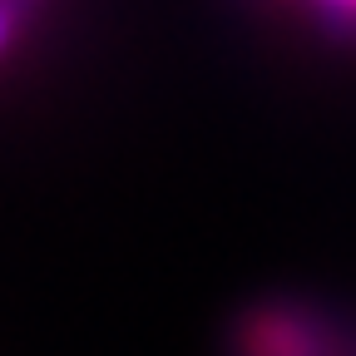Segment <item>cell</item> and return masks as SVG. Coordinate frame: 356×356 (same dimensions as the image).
Listing matches in <instances>:
<instances>
[{
    "label": "cell",
    "instance_id": "6da1fadb",
    "mask_svg": "<svg viewBox=\"0 0 356 356\" xmlns=\"http://www.w3.org/2000/svg\"><path fill=\"white\" fill-rule=\"evenodd\" d=\"M243 351L248 356H332V341L322 332V322L302 317V312H262L243 332Z\"/></svg>",
    "mask_w": 356,
    "mask_h": 356
},
{
    "label": "cell",
    "instance_id": "7a4b0ae2",
    "mask_svg": "<svg viewBox=\"0 0 356 356\" xmlns=\"http://www.w3.org/2000/svg\"><path fill=\"white\" fill-rule=\"evenodd\" d=\"M322 15L337 30H356V0H322Z\"/></svg>",
    "mask_w": 356,
    "mask_h": 356
},
{
    "label": "cell",
    "instance_id": "3957f363",
    "mask_svg": "<svg viewBox=\"0 0 356 356\" xmlns=\"http://www.w3.org/2000/svg\"><path fill=\"white\" fill-rule=\"evenodd\" d=\"M0 6H6L10 15H20V10H30V6H35V0H0Z\"/></svg>",
    "mask_w": 356,
    "mask_h": 356
},
{
    "label": "cell",
    "instance_id": "277c9868",
    "mask_svg": "<svg viewBox=\"0 0 356 356\" xmlns=\"http://www.w3.org/2000/svg\"><path fill=\"white\" fill-rule=\"evenodd\" d=\"M6 35H10V10L0 6V44H6Z\"/></svg>",
    "mask_w": 356,
    "mask_h": 356
}]
</instances>
